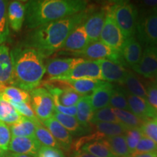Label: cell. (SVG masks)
<instances>
[{
  "mask_svg": "<svg viewBox=\"0 0 157 157\" xmlns=\"http://www.w3.org/2000/svg\"><path fill=\"white\" fill-rule=\"evenodd\" d=\"M92 10L86 8L78 14L54 21L34 29L23 45L39 51L43 56L60 50L68 35L78 25L85 22Z\"/></svg>",
  "mask_w": 157,
  "mask_h": 157,
  "instance_id": "6da1fadb",
  "label": "cell"
},
{
  "mask_svg": "<svg viewBox=\"0 0 157 157\" xmlns=\"http://www.w3.org/2000/svg\"><path fill=\"white\" fill-rule=\"evenodd\" d=\"M55 104V112H58L62 114L71 116V117H75L76 116V105L73 106H64V105H60L58 102L54 101Z\"/></svg>",
  "mask_w": 157,
  "mask_h": 157,
  "instance_id": "ee69618b",
  "label": "cell"
},
{
  "mask_svg": "<svg viewBox=\"0 0 157 157\" xmlns=\"http://www.w3.org/2000/svg\"><path fill=\"white\" fill-rule=\"evenodd\" d=\"M124 136L126 139L127 145L131 154L136 148L139 141L144 135L141 131L140 127H135V128L127 129Z\"/></svg>",
  "mask_w": 157,
  "mask_h": 157,
  "instance_id": "8d00e7d4",
  "label": "cell"
},
{
  "mask_svg": "<svg viewBox=\"0 0 157 157\" xmlns=\"http://www.w3.org/2000/svg\"><path fill=\"white\" fill-rule=\"evenodd\" d=\"M153 9L155 10H156V11H157V6H156V7H154V8H153Z\"/></svg>",
  "mask_w": 157,
  "mask_h": 157,
  "instance_id": "816d5d0a",
  "label": "cell"
},
{
  "mask_svg": "<svg viewBox=\"0 0 157 157\" xmlns=\"http://www.w3.org/2000/svg\"><path fill=\"white\" fill-rule=\"evenodd\" d=\"M5 154H6V152L3 151H2L1 149H0V157H5Z\"/></svg>",
  "mask_w": 157,
  "mask_h": 157,
  "instance_id": "c3c4849f",
  "label": "cell"
},
{
  "mask_svg": "<svg viewBox=\"0 0 157 157\" xmlns=\"http://www.w3.org/2000/svg\"><path fill=\"white\" fill-rule=\"evenodd\" d=\"M76 56H82L90 60H99L103 59L111 60L122 66H126L120 52L111 48L101 41L90 42L85 49L81 52L74 54Z\"/></svg>",
  "mask_w": 157,
  "mask_h": 157,
  "instance_id": "52a82bcc",
  "label": "cell"
},
{
  "mask_svg": "<svg viewBox=\"0 0 157 157\" xmlns=\"http://www.w3.org/2000/svg\"><path fill=\"white\" fill-rule=\"evenodd\" d=\"M154 120H155V121H156V122H157V117L156 118V119H154Z\"/></svg>",
  "mask_w": 157,
  "mask_h": 157,
  "instance_id": "f5cc1de1",
  "label": "cell"
},
{
  "mask_svg": "<svg viewBox=\"0 0 157 157\" xmlns=\"http://www.w3.org/2000/svg\"><path fill=\"white\" fill-rule=\"evenodd\" d=\"M106 9L90 13L84 23V29L89 39L90 43L99 41L102 29L106 17Z\"/></svg>",
  "mask_w": 157,
  "mask_h": 157,
  "instance_id": "e0dca14e",
  "label": "cell"
},
{
  "mask_svg": "<svg viewBox=\"0 0 157 157\" xmlns=\"http://www.w3.org/2000/svg\"><path fill=\"white\" fill-rule=\"evenodd\" d=\"M108 10L111 13L116 23L125 39L132 37L136 31L137 10L135 6L129 2H117Z\"/></svg>",
  "mask_w": 157,
  "mask_h": 157,
  "instance_id": "277c9868",
  "label": "cell"
},
{
  "mask_svg": "<svg viewBox=\"0 0 157 157\" xmlns=\"http://www.w3.org/2000/svg\"><path fill=\"white\" fill-rule=\"evenodd\" d=\"M13 77L10 85L25 91H31L41 83L46 73L44 56L39 51L25 45L10 52Z\"/></svg>",
  "mask_w": 157,
  "mask_h": 157,
  "instance_id": "7a4b0ae2",
  "label": "cell"
},
{
  "mask_svg": "<svg viewBox=\"0 0 157 157\" xmlns=\"http://www.w3.org/2000/svg\"><path fill=\"white\" fill-rule=\"evenodd\" d=\"M101 70L103 81L107 82H118L122 84L129 71L122 65L111 60L103 59L98 60Z\"/></svg>",
  "mask_w": 157,
  "mask_h": 157,
  "instance_id": "5bb4252c",
  "label": "cell"
},
{
  "mask_svg": "<svg viewBox=\"0 0 157 157\" xmlns=\"http://www.w3.org/2000/svg\"><path fill=\"white\" fill-rule=\"evenodd\" d=\"M106 17L102 29L101 41L113 50L121 52L125 38L119 28L111 13L106 8Z\"/></svg>",
  "mask_w": 157,
  "mask_h": 157,
  "instance_id": "9c48e42d",
  "label": "cell"
},
{
  "mask_svg": "<svg viewBox=\"0 0 157 157\" xmlns=\"http://www.w3.org/2000/svg\"><path fill=\"white\" fill-rule=\"evenodd\" d=\"M12 135L9 125L0 121V149L7 152L9 149Z\"/></svg>",
  "mask_w": 157,
  "mask_h": 157,
  "instance_id": "ab89813d",
  "label": "cell"
},
{
  "mask_svg": "<svg viewBox=\"0 0 157 157\" xmlns=\"http://www.w3.org/2000/svg\"><path fill=\"white\" fill-rule=\"evenodd\" d=\"M85 78L103 81L101 67L98 60H84L83 62L75 66L67 74L52 78L50 81L52 82H66L85 79Z\"/></svg>",
  "mask_w": 157,
  "mask_h": 157,
  "instance_id": "8992f818",
  "label": "cell"
},
{
  "mask_svg": "<svg viewBox=\"0 0 157 157\" xmlns=\"http://www.w3.org/2000/svg\"><path fill=\"white\" fill-rule=\"evenodd\" d=\"M1 94L2 98L10 103H30V94L28 91L15 87H5Z\"/></svg>",
  "mask_w": 157,
  "mask_h": 157,
  "instance_id": "83f0119b",
  "label": "cell"
},
{
  "mask_svg": "<svg viewBox=\"0 0 157 157\" xmlns=\"http://www.w3.org/2000/svg\"><path fill=\"white\" fill-rule=\"evenodd\" d=\"M42 122L36 123L30 119L22 117L19 121L9 126L12 137H35L36 125Z\"/></svg>",
  "mask_w": 157,
  "mask_h": 157,
  "instance_id": "d4e9b609",
  "label": "cell"
},
{
  "mask_svg": "<svg viewBox=\"0 0 157 157\" xmlns=\"http://www.w3.org/2000/svg\"><path fill=\"white\" fill-rule=\"evenodd\" d=\"M93 108L90 101V96H82L76 104V119L82 126L91 129V121L94 115Z\"/></svg>",
  "mask_w": 157,
  "mask_h": 157,
  "instance_id": "7402d4cb",
  "label": "cell"
},
{
  "mask_svg": "<svg viewBox=\"0 0 157 157\" xmlns=\"http://www.w3.org/2000/svg\"><path fill=\"white\" fill-rule=\"evenodd\" d=\"M10 29L7 17V2L0 0V44L9 39Z\"/></svg>",
  "mask_w": 157,
  "mask_h": 157,
  "instance_id": "836d02e7",
  "label": "cell"
},
{
  "mask_svg": "<svg viewBox=\"0 0 157 157\" xmlns=\"http://www.w3.org/2000/svg\"><path fill=\"white\" fill-rule=\"evenodd\" d=\"M84 60L82 58H53L48 60L45 64L49 80L67 74L75 66Z\"/></svg>",
  "mask_w": 157,
  "mask_h": 157,
  "instance_id": "8fae6325",
  "label": "cell"
},
{
  "mask_svg": "<svg viewBox=\"0 0 157 157\" xmlns=\"http://www.w3.org/2000/svg\"><path fill=\"white\" fill-rule=\"evenodd\" d=\"M146 99L151 106L157 111V86L151 84L146 89Z\"/></svg>",
  "mask_w": 157,
  "mask_h": 157,
  "instance_id": "7bdbcfd3",
  "label": "cell"
},
{
  "mask_svg": "<svg viewBox=\"0 0 157 157\" xmlns=\"http://www.w3.org/2000/svg\"><path fill=\"white\" fill-rule=\"evenodd\" d=\"M5 86H4V85H2V84H0V93H2V92L3 91V90L5 89Z\"/></svg>",
  "mask_w": 157,
  "mask_h": 157,
  "instance_id": "681fc988",
  "label": "cell"
},
{
  "mask_svg": "<svg viewBox=\"0 0 157 157\" xmlns=\"http://www.w3.org/2000/svg\"><path fill=\"white\" fill-rule=\"evenodd\" d=\"M113 111L119 122L128 129L141 127L145 121L129 111L113 109Z\"/></svg>",
  "mask_w": 157,
  "mask_h": 157,
  "instance_id": "4dcf8cb0",
  "label": "cell"
},
{
  "mask_svg": "<svg viewBox=\"0 0 157 157\" xmlns=\"http://www.w3.org/2000/svg\"><path fill=\"white\" fill-rule=\"evenodd\" d=\"M125 90L133 95L146 98V89L132 72L128 71L124 82Z\"/></svg>",
  "mask_w": 157,
  "mask_h": 157,
  "instance_id": "f546056e",
  "label": "cell"
},
{
  "mask_svg": "<svg viewBox=\"0 0 157 157\" xmlns=\"http://www.w3.org/2000/svg\"><path fill=\"white\" fill-rule=\"evenodd\" d=\"M13 77V63L9 48L0 44V84H10Z\"/></svg>",
  "mask_w": 157,
  "mask_h": 157,
  "instance_id": "ffe728a7",
  "label": "cell"
},
{
  "mask_svg": "<svg viewBox=\"0 0 157 157\" xmlns=\"http://www.w3.org/2000/svg\"><path fill=\"white\" fill-rule=\"evenodd\" d=\"M155 81H156V85L157 86V73H156V76H155Z\"/></svg>",
  "mask_w": 157,
  "mask_h": 157,
  "instance_id": "f907efd6",
  "label": "cell"
},
{
  "mask_svg": "<svg viewBox=\"0 0 157 157\" xmlns=\"http://www.w3.org/2000/svg\"><path fill=\"white\" fill-rule=\"evenodd\" d=\"M5 157H32L28 155H23V154H17L12 152H6Z\"/></svg>",
  "mask_w": 157,
  "mask_h": 157,
  "instance_id": "bcb514c9",
  "label": "cell"
},
{
  "mask_svg": "<svg viewBox=\"0 0 157 157\" xmlns=\"http://www.w3.org/2000/svg\"><path fill=\"white\" fill-rule=\"evenodd\" d=\"M22 118L11 103L4 100L0 94V121L12 125L21 120Z\"/></svg>",
  "mask_w": 157,
  "mask_h": 157,
  "instance_id": "f1b7e54d",
  "label": "cell"
},
{
  "mask_svg": "<svg viewBox=\"0 0 157 157\" xmlns=\"http://www.w3.org/2000/svg\"><path fill=\"white\" fill-rule=\"evenodd\" d=\"M140 129L145 137H148L157 144V122L154 119L145 121Z\"/></svg>",
  "mask_w": 157,
  "mask_h": 157,
  "instance_id": "60d3db41",
  "label": "cell"
},
{
  "mask_svg": "<svg viewBox=\"0 0 157 157\" xmlns=\"http://www.w3.org/2000/svg\"><path fill=\"white\" fill-rule=\"evenodd\" d=\"M109 106L112 109L129 111V107L124 88L114 87L109 101Z\"/></svg>",
  "mask_w": 157,
  "mask_h": 157,
  "instance_id": "e575fe53",
  "label": "cell"
},
{
  "mask_svg": "<svg viewBox=\"0 0 157 157\" xmlns=\"http://www.w3.org/2000/svg\"><path fill=\"white\" fill-rule=\"evenodd\" d=\"M35 138L40 143L41 146L61 149L60 145L54 138L50 131L44 125H42V123L36 125V130H35Z\"/></svg>",
  "mask_w": 157,
  "mask_h": 157,
  "instance_id": "1f68e13d",
  "label": "cell"
},
{
  "mask_svg": "<svg viewBox=\"0 0 157 157\" xmlns=\"http://www.w3.org/2000/svg\"><path fill=\"white\" fill-rule=\"evenodd\" d=\"M91 129L108 138L125 134L128 128L119 122H98L91 124Z\"/></svg>",
  "mask_w": 157,
  "mask_h": 157,
  "instance_id": "4316f807",
  "label": "cell"
},
{
  "mask_svg": "<svg viewBox=\"0 0 157 157\" xmlns=\"http://www.w3.org/2000/svg\"><path fill=\"white\" fill-rule=\"evenodd\" d=\"M98 122H119V121L113 113L112 108L108 105L94 112L91 124Z\"/></svg>",
  "mask_w": 157,
  "mask_h": 157,
  "instance_id": "d590c367",
  "label": "cell"
},
{
  "mask_svg": "<svg viewBox=\"0 0 157 157\" xmlns=\"http://www.w3.org/2000/svg\"><path fill=\"white\" fill-rule=\"evenodd\" d=\"M53 117L63 127H65L71 135L82 136L91 132L92 129L85 128L80 124L75 117L62 114V113L54 112Z\"/></svg>",
  "mask_w": 157,
  "mask_h": 157,
  "instance_id": "44dd1931",
  "label": "cell"
},
{
  "mask_svg": "<svg viewBox=\"0 0 157 157\" xmlns=\"http://www.w3.org/2000/svg\"><path fill=\"white\" fill-rule=\"evenodd\" d=\"M103 81H101V80L85 78V79L72 80V81L60 82H63V83L66 84L72 90H74L76 93L79 94L80 95L85 96L88 95L89 93H93L98 86L103 83Z\"/></svg>",
  "mask_w": 157,
  "mask_h": 157,
  "instance_id": "484cf974",
  "label": "cell"
},
{
  "mask_svg": "<svg viewBox=\"0 0 157 157\" xmlns=\"http://www.w3.org/2000/svg\"><path fill=\"white\" fill-rule=\"evenodd\" d=\"M80 150H83L95 157H115L110 151L109 148L101 142V140L86 143Z\"/></svg>",
  "mask_w": 157,
  "mask_h": 157,
  "instance_id": "d6a6232c",
  "label": "cell"
},
{
  "mask_svg": "<svg viewBox=\"0 0 157 157\" xmlns=\"http://www.w3.org/2000/svg\"><path fill=\"white\" fill-rule=\"evenodd\" d=\"M137 39L140 44L150 46L157 44V11L153 9L151 13L143 15L137 21Z\"/></svg>",
  "mask_w": 157,
  "mask_h": 157,
  "instance_id": "ba28073f",
  "label": "cell"
},
{
  "mask_svg": "<svg viewBox=\"0 0 157 157\" xmlns=\"http://www.w3.org/2000/svg\"><path fill=\"white\" fill-rule=\"evenodd\" d=\"M146 78H155L157 73V44L146 46L138 63L132 67Z\"/></svg>",
  "mask_w": 157,
  "mask_h": 157,
  "instance_id": "30bf717a",
  "label": "cell"
},
{
  "mask_svg": "<svg viewBox=\"0 0 157 157\" xmlns=\"http://www.w3.org/2000/svg\"><path fill=\"white\" fill-rule=\"evenodd\" d=\"M157 151V144L148 137L143 136L135 149V151L130 154V157H134L137 155H140L147 153Z\"/></svg>",
  "mask_w": 157,
  "mask_h": 157,
  "instance_id": "74e56055",
  "label": "cell"
},
{
  "mask_svg": "<svg viewBox=\"0 0 157 157\" xmlns=\"http://www.w3.org/2000/svg\"><path fill=\"white\" fill-rule=\"evenodd\" d=\"M44 126L50 131L60 148L69 151L73 145V138L69 132L55 119L53 116L42 121Z\"/></svg>",
  "mask_w": 157,
  "mask_h": 157,
  "instance_id": "9a60e30c",
  "label": "cell"
},
{
  "mask_svg": "<svg viewBox=\"0 0 157 157\" xmlns=\"http://www.w3.org/2000/svg\"><path fill=\"white\" fill-rule=\"evenodd\" d=\"M36 157H66L61 149L51 148V147L41 146Z\"/></svg>",
  "mask_w": 157,
  "mask_h": 157,
  "instance_id": "b9f144b4",
  "label": "cell"
},
{
  "mask_svg": "<svg viewBox=\"0 0 157 157\" xmlns=\"http://www.w3.org/2000/svg\"><path fill=\"white\" fill-rule=\"evenodd\" d=\"M101 142L109 148L115 157H130V152L124 135L103 139Z\"/></svg>",
  "mask_w": 157,
  "mask_h": 157,
  "instance_id": "cb8c5ba5",
  "label": "cell"
},
{
  "mask_svg": "<svg viewBox=\"0 0 157 157\" xmlns=\"http://www.w3.org/2000/svg\"><path fill=\"white\" fill-rule=\"evenodd\" d=\"M31 105L41 122L52 117L55 112V104L51 94L43 87L30 91Z\"/></svg>",
  "mask_w": 157,
  "mask_h": 157,
  "instance_id": "5b68a950",
  "label": "cell"
},
{
  "mask_svg": "<svg viewBox=\"0 0 157 157\" xmlns=\"http://www.w3.org/2000/svg\"><path fill=\"white\" fill-rule=\"evenodd\" d=\"M120 53L126 66L131 68L138 63L143 54L142 47L134 36L125 39Z\"/></svg>",
  "mask_w": 157,
  "mask_h": 157,
  "instance_id": "ac0fdd59",
  "label": "cell"
},
{
  "mask_svg": "<svg viewBox=\"0 0 157 157\" xmlns=\"http://www.w3.org/2000/svg\"><path fill=\"white\" fill-rule=\"evenodd\" d=\"M84 23L77 25L68 35L60 50L72 53L81 52L89 44L90 41L84 29Z\"/></svg>",
  "mask_w": 157,
  "mask_h": 157,
  "instance_id": "4fadbf2b",
  "label": "cell"
},
{
  "mask_svg": "<svg viewBox=\"0 0 157 157\" xmlns=\"http://www.w3.org/2000/svg\"><path fill=\"white\" fill-rule=\"evenodd\" d=\"M134 157H157V151L137 155V156H135Z\"/></svg>",
  "mask_w": 157,
  "mask_h": 157,
  "instance_id": "7dc6e473",
  "label": "cell"
},
{
  "mask_svg": "<svg viewBox=\"0 0 157 157\" xmlns=\"http://www.w3.org/2000/svg\"><path fill=\"white\" fill-rule=\"evenodd\" d=\"M83 0H33L25 4V21L29 29H36L48 23L78 14L87 8Z\"/></svg>",
  "mask_w": 157,
  "mask_h": 157,
  "instance_id": "3957f363",
  "label": "cell"
},
{
  "mask_svg": "<svg viewBox=\"0 0 157 157\" xmlns=\"http://www.w3.org/2000/svg\"><path fill=\"white\" fill-rule=\"evenodd\" d=\"M72 157H95L89 153L84 151L83 150L75 151L72 154Z\"/></svg>",
  "mask_w": 157,
  "mask_h": 157,
  "instance_id": "f6af8a7d",
  "label": "cell"
},
{
  "mask_svg": "<svg viewBox=\"0 0 157 157\" xmlns=\"http://www.w3.org/2000/svg\"><path fill=\"white\" fill-rule=\"evenodd\" d=\"M41 146L35 137H12L8 151L15 154L36 157Z\"/></svg>",
  "mask_w": 157,
  "mask_h": 157,
  "instance_id": "2e32d148",
  "label": "cell"
},
{
  "mask_svg": "<svg viewBox=\"0 0 157 157\" xmlns=\"http://www.w3.org/2000/svg\"><path fill=\"white\" fill-rule=\"evenodd\" d=\"M25 5L19 1H13L10 3L7 8V17L11 28L15 31H19L23 26L25 20Z\"/></svg>",
  "mask_w": 157,
  "mask_h": 157,
  "instance_id": "603a6c76",
  "label": "cell"
},
{
  "mask_svg": "<svg viewBox=\"0 0 157 157\" xmlns=\"http://www.w3.org/2000/svg\"><path fill=\"white\" fill-rule=\"evenodd\" d=\"M114 86L110 82H103L90 96V101L93 111L103 109L109 105V101L112 95Z\"/></svg>",
  "mask_w": 157,
  "mask_h": 157,
  "instance_id": "d6986e66",
  "label": "cell"
},
{
  "mask_svg": "<svg viewBox=\"0 0 157 157\" xmlns=\"http://www.w3.org/2000/svg\"><path fill=\"white\" fill-rule=\"evenodd\" d=\"M13 106L15 108V110L21 114L22 117L28 118L31 120L34 121L35 122H41L39 120L38 118L35 114L34 110L31 107L30 103H13Z\"/></svg>",
  "mask_w": 157,
  "mask_h": 157,
  "instance_id": "f35d334b",
  "label": "cell"
},
{
  "mask_svg": "<svg viewBox=\"0 0 157 157\" xmlns=\"http://www.w3.org/2000/svg\"><path fill=\"white\" fill-rule=\"evenodd\" d=\"M124 90L129 111L143 121L155 119L157 117V111L149 104L146 98L133 95Z\"/></svg>",
  "mask_w": 157,
  "mask_h": 157,
  "instance_id": "7c38bea8",
  "label": "cell"
}]
</instances>
